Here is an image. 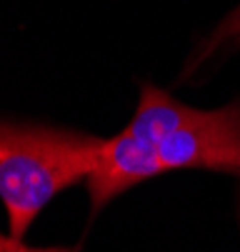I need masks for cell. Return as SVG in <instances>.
<instances>
[{"instance_id":"1","label":"cell","mask_w":240,"mask_h":252,"mask_svg":"<svg viewBox=\"0 0 240 252\" xmlns=\"http://www.w3.org/2000/svg\"><path fill=\"white\" fill-rule=\"evenodd\" d=\"M170 170H215L240 175V102L198 110L155 85L140 88L133 120L103 137L85 180L93 210Z\"/></svg>"},{"instance_id":"2","label":"cell","mask_w":240,"mask_h":252,"mask_svg":"<svg viewBox=\"0 0 240 252\" xmlns=\"http://www.w3.org/2000/svg\"><path fill=\"white\" fill-rule=\"evenodd\" d=\"M100 142L103 137L68 127L0 120V202L13 237L23 240L60 192L85 183Z\"/></svg>"},{"instance_id":"3","label":"cell","mask_w":240,"mask_h":252,"mask_svg":"<svg viewBox=\"0 0 240 252\" xmlns=\"http://www.w3.org/2000/svg\"><path fill=\"white\" fill-rule=\"evenodd\" d=\"M228 43L240 48V5L213 30L210 38L205 40V45H203V50H200V55H198V63L205 60L208 55H213L218 48H223V45H228Z\"/></svg>"},{"instance_id":"4","label":"cell","mask_w":240,"mask_h":252,"mask_svg":"<svg viewBox=\"0 0 240 252\" xmlns=\"http://www.w3.org/2000/svg\"><path fill=\"white\" fill-rule=\"evenodd\" d=\"M0 252H75L70 247H28L20 237H13L10 232H0Z\"/></svg>"},{"instance_id":"5","label":"cell","mask_w":240,"mask_h":252,"mask_svg":"<svg viewBox=\"0 0 240 252\" xmlns=\"http://www.w3.org/2000/svg\"><path fill=\"white\" fill-rule=\"evenodd\" d=\"M238 218H240V197H238Z\"/></svg>"}]
</instances>
